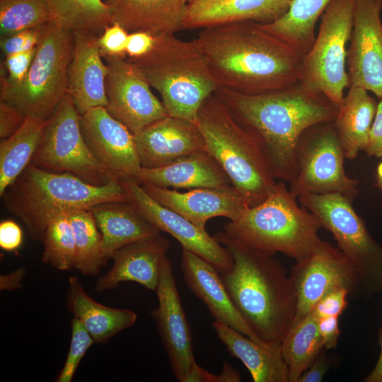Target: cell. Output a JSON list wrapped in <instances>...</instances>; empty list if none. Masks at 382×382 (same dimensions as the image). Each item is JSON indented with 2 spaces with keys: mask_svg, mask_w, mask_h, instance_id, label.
I'll return each mask as SVG.
<instances>
[{
  "mask_svg": "<svg viewBox=\"0 0 382 382\" xmlns=\"http://www.w3.org/2000/svg\"><path fill=\"white\" fill-rule=\"evenodd\" d=\"M196 40L219 88L254 95L300 80L305 54L262 23L246 21L205 28Z\"/></svg>",
  "mask_w": 382,
  "mask_h": 382,
  "instance_id": "1",
  "label": "cell"
},
{
  "mask_svg": "<svg viewBox=\"0 0 382 382\" xmlns=\"http://www.w3.org/2000/svg\"><path fill=\"white\" fill-rule=\"evenodd\" d=\"M214 94L257 139L274 177L291 183L297 173L296 146L309 127L335 121L338 108L300 81L254 95L219 88Z\"/></svg>",
  "mask_w": 382,
  "mask_h": 382,
  "instance_id": "2",
  "label": "cell"
},
{
  "mask_svg": "<svg viewBox=\"0 0 382 382\" xmlns=\"http://www.w3.org/2000/svg\"><path fill=\"white\" fill-rule=\"evenodd\" d=\"M233 266L221 273L230 298L246 324L266 344H281L293 325L297 298L290 276L272 256L251 248L221 231Z\"/></svg>",
  "mask_w": 382,
  "mask_h": 382,
  "instance_id": "3",
  "label": "cell"
},
{
  "mask_svg": "<svg viewBox=\"0 0 382 382\" xmlns=\"http://www.w3.org/2000/svg\"><path fill=\"white\" fill-rule=\"evenodd\" d=\"M6 209L25 226L30 238L42 241L59 215L111 201H129L120 180L96 186L70 173H56L29 163L1 196Z\"/></svg>",
  "mask_w": 382,
  "mask_h": 382,
  "instance_id": "4",
  "label": "cell"
},
{
  "mask_svg": "<svg viewBox=\"0 0 382 382\" xmlns=\"http://www.w3.org/2000/svg\"><path fill=\"white\" fill-rule=\"evenodd\" d=\"M296 199L285 181L279 180L263 202L246 207L222 231L266 255L282 253L301 262L323 241L318 236L323 226L313 213L299 207Z\"/></svg>",
  "mask_w": 382,
  "mask_h": 382,
  "instance_id": "5",
  "label": "cell"
},
{
  "mask_svg": "<svg viewBox=\"0 0 382 382\" xmlns=\"http://www.w3.org/2000/svg\"><path fill=\"white\" fill-rule=\"evenodd\" d=\"M127 59L158 92L171 117L196 123L202 104L219 88L196 39L157 35L145 54Z\"/></svg>",
  "mask_w": 382,
  "mask_h": 382,
  "instance_id": "6",
  "label": "cell"
},
{
  "mask_svg": "<svg viewBox=\"0 0 382 382\" xmlns=\"http://www.w3.org/2000/svg\"><path fill=\"white\" fill-rule=\"evenodd\" d=\"M196 124L204 137L205 151L221 166L249 207L263 202L277 182L255 136L214 93L202 104Z\"/></svg>",
  "mask_w": 382,
  "mask_h": 382,
  "instance_id": "7",
  "label": "cell"
},
{
  "mask_svg": "<svg viewBox=\"0 0 382 382\" xmlns=\"http://www.w3.org/2000/svg\"><path fill=\"white\" fill-rule=\"evenodd\" d=\"M74 45V32L51 21L41 27L36 53L23 82L1 89V100L26 117L49 120L67 94V71Z\"/></svg>",
  "mask_w": 382,
  "mask_h": 382,
  "instance_id": "8",
  "label": "cell"
},
{
  "mask_svg": "<svg viewBox=\"0 0 382 382\" xmlns=\"http://www.w3.org/2000/svg\"><path fill=\"white\" fill-rule=\"evenodd\" d=\"M299 199L332 234L337 248L353 264L361 292L382 294V245L371 236L352 201L340 193L303 195Z\"/></svg>",
  "mask_w": 382,
  "mask_h": 382,
  "instance_id": "9",
  "label": "cell"
},
{
  "mask_svg": "<svg viewBox=\"0 0 382 382\" xmlns=\"http://www.w3.org/2000/svg\"><path fill=\"white\" fill-rule=\"evenodd\" d=\"M320 18L315 41L303 57L299 81L339 109L349 86L346 46L353 28V0H331Z\"/></svg>",
  "mask_w": 382,
  "mask_h": 382,
  "instance_id": "10",
  "label": "cell"
},
{
  "mask_svg": "<svg viewBox=\"0 0 382 382\" xmlns=\"http://www.w3.org/2000/svg\"><path fill=\"white\" fill-rule=\"evenodd\" d=\"M296 157L297 173L289 190L297 198L340 193L353 201L359 195L357 180L345 173V155L333 122L308 128L299 138Z\"/></svg>",
  "mask_w": 382,
  "mask_h": 382,
  "instance_id": "11",
  "label": "cell"
},
{
  "mask_svg": "<svg viewBox=\"0 0 382 382\" xmlns=\"http://www.w3.org/2000/svg\"><path fill=\"white\" fill-rule=\"evenodd\" d=\"M30 163L52 172L70 173L96 186L114 179L88 148L80 115L68 94L48 120Z\"/></svg>",
  "mask_w": 382,
  "mask_h": 382,
  "instance_id": "12",
  "label": "cell"
},
{
  "mask_svg": "<svg viewBox=\"0 0 382 382\" xmlns=\"http://www.w3.org/2000/svg\"><path fill=\"white\" fill-rule=\"evenodd\" d=\"M290 278L297 298L293 325L308 315L315 304L333 290L345 289L349 294L361 291L353 264L337 248L325 241L310 256L296 262Z\"/></svg>",
  "mask_w": 382,
  "mask_h": 382,
  "instance_id": "13",
  "label": "cell"
},
{
  "mask_svg": "<svg viewBox=\"0 0 382 382\" xmlns=\"http://www.w3.org/2000/svg\"><path fill=\"white\" fill-rule=\"evenodd\" d=\"M108 113L133 134L168 115L141 71L127 57L103 58Z\"/></svg>",
  "mask_w": 382,
  "mask_h": 382,
  "instance_id": "14",
  "label": "cell"
},
{
  "mask_svg": "<svg viewBox=\"0 0 382 382\" xmlns=\"http://www.w3.org/2000/svg\"><path fill=\"white\" fill-rule=\"evenodd\" d=\"M129 201L161 232L168 233L182 245L183 250L190 251L212 264L220 273L230 270L233 258L206 231L178 213L167 208L149 196L133 178L120 180Z\"/></svg>",
  "mask_w": 382,
  "mask_h": 382,
  "instance_id": "15",
  "label": "cell"
},
{
  "mask_svg": "<svg viewBox=\"0 0 382 382\" xmlns=\"http://www.w3.org/2000/svg\"><path fill=\"white\" fill-rule=\"evenodd\" d=\"M381 10L382 0H353V28L347 56L349 86L364 88L381 99Z\"/></svg>",
  "mask_w": 382,
  "mask_h": 382,
  "instance_id": "16",
  "label": "cell"
},
{
  "mask_svg": "<svg viewBox=\"0 0 382 382\" xmlns=\"http://www.w3.org/2000/svg\"><path fill=\"white\" fill-rule=\"evenodd\" d=\"M158 305L152 311L163 346L176 379L185 382L196 362L192 332L176 285L172 264L167 257L163 262L155 291Z\"/></svg>",
  "mask_w": 382,
  "mask_h": 382,
  "instance_id": "17",
  "label": "cell"
},
{
  "mask_svg": "<svg viewBox=\"0 0 382 382\" xmlns=\"http://www.w3.org/2000/svg\"><path fill=\"white\" fill-rule=\"evenodd\" d=\"M85 142L99 163L115 179L134 178L141 168L134 135L104 107L80 115Z\"/></svg>",
  "mask_w": 382,
  "mask_h": 382,
  "instance_id": "18",
  "label": "cell"
},
{
  "mask_svg": "<svg viewBox=\"0 0 382 382\" xmlns=\"http://www.w3.org/2000/svg\"><path fill=\"white\" fill-rule=\"evenodd\" d=\"M141 166H166L192 153L205 151L202 134L195 122L167 115L134 135Z\"/></svg>",
  "mask_w": 382,
  "mask_h": 382,
  "instance_id": "19",
  "label": "cell"
},
{
  "mask_svg": "<svg viewBox=\"0 0 382 382\" xmlns=\"http://www.w3.org/2000/svg\"><path fill=\"white\" fill-rule=\"evenodd\" d=\"M73 54L67 71V94L80 115L108 106L105 80L108 69L102 57L98 35L74 32Z\"/></svg>",
  "mask_w": 382,
  "mask_h": 382,
  "instance_id": "20",
  "label": "cell"
},
{
  "mask_svg": "<svg viewBox=\"0 0 382 382\" xmlns=\"http://www.w3.org/2000/svg\"><path fill=\"white\" fill-rule=\"evenodd\" d=\"M145 192L161 205L205 228L212 218L224 216L233 221L249 205L234 188H195L180 192L152 185H141Z\"/></svg>",
  "mask_w": 382,
  "mask_h": 382,
  "instance_id": "21",
  "label": "cell"
},
{
  "mask_svg": "<svg viewBox=\"0 0 382 382\" xmlns=\"http://www.w3.org/2000/svg\"><path fill=\"white\" fill-rule=\"evenodd\" d=\"M168 248V241L161 234L120 248L112 257L111 269L97 279L96 291L113 289L130 281L156 291Z\"/></svg>",
  "mask_w": 382,
  "mask_h": 382,
  "instance_id": "22",
  "label": "cell"
},
{
  "mask_svg": "<svg viewBox=\"0 0 382 382\" xmlns=\"http://www.w3.org/2000/svg\"><path fill=\"white\" fill-rule=\"evenodd\" d=\"M292 0H188L182 30L250 21L271 23L284 16Z\"/></svg>",
  "mask_w": 382,
  "mask_h": 382,
  "instance_id": "23",
  "label": "cell"
},
{
  "mask_svg": "<svg viewBox=\"0 0 382 382\" xmlns=\"http://www.w3.org/2000/svg\"><path fill=\"white\" fill-rule=\"evenodd\" d=\"M181 269L187 286L204 303L215 320L236 329L255 341L266 344L257 337L241 317L219 270L212 264L190 251L183 250Z\"/></svg>",
  "mask_w": 382,
  "mask_h": 382,
  "instance_id": "24",
  "label": "cell"
},
{
  "mask_svg": "<svg viewBox=\"0 0 382 382\" xmlns=\"http://www.w3.org/2000/svg\"><path fill=\"white\" fill-rule=\"evenodd\" d=\"M133 178L140 185L165 188L233 187L221 166L205 151L192 153L163 167H141Z\"/></svg>",
  "mask_w": 382,
  "mask_h": 382,
  "instance_id": "25",
  "label": "cell"
},
{
  "mask_svg": "<svg viewBox=\"0 0 382 382\" xmlns=\"http://www.w3.org/2000/svg\"><path fill=\"white\" fill-rule=\"evenodd\" d=\"M112 23L129 33L152 35L175 34L182 22L188 0H105Z\"/></svg>",
  "mask_w": 382,
  "mask_h": 382,
  "instance_id": "26",
  "label": "cell"
},
{
  "mask_svg": "<svg viewBox=\"0 0 382 382\" xmlns=\"http://www.w3.org/2000/svg\"><path fill=\"white\" fill-rule=\"evenodd\" d=\"M90 210L102 236L105 257H112L120 248L139 240L156 236L161 231L129 201H111Z\"/></svg>",
  "mask_w": 382,
  "mask_h": 382,
  "instance_id": "27",
  "label": "cell"
},
{
  "mask_svg": "<svg viewBox=\"0 0 382 382\" xmlns=\"http://www.w3.org/2000/svg\"><path fill=\"white\" fill-rule=\"evenodd\" d=\"M212 327L228 352L245 365L254 382H289L281 344L258 342L216 320Z\"/></svg>",
  "mask_w": 382,
  "mask_h": 382,
  "instance_id": "28",
  "label": "cell"
},
{
  "mask_svg": "<svg viewBox=\"0 0 382 382\" xmlns=\"http://www.w3.org/2000/svg\"><path fill=\"white\" fill-rule=\"evenodd\" d=\"M66 306L79 319L96 342L105 343L137 320V315L129 309L102 305L91 298L76 277L69 279Z\"/></svg>",
  "mask_w": 382,
  "mask_h": 382,
  "instance_id": "29",
  "label": "cell"
},
{
  "mask_svg": "<svg viewBox=\"0 0 382 382\" xmlns=\"http://www.w3.org/2000/svg\"><path fill=\"white\" fill-rule=\"evenodd\" d=\"M378 103L364 88L349 86L333 122L345 158H355L364 151Z\"/></svg>",
  "mask_w": 382,
  "mask_h": 382,
  "instance_id": "30",
  "label": "cell"
},
{
  "mask_svg": "<svg viewBox=\"0 0 382 382\" xmlns=\"http://www.w3.org/2000/svg\"><path fill=\"white\" fill-rule=\"evenodd\" d=\"M331 0H292L287 12L277 21L262 24L270 33L306 54L316 35V24Z\"/></svg>",
  "mask_w": 382,
  "mask_h": 382,
  "instance_id": "31",
  "label": "cell"
},
{
  "mask_svg": "<svg viewBox=\"0 0 382 382\" xmlns=\"http://www.w3.org/2000/svg\"><path fill=\"white\" fill-rule=\"evenodd\" d=\"M48 120L28 116L22 127L0 144V196L26 166L40 143Z\"/></svg>",
  "mask_w": 382,
  "mask_h": 382,
  "instance_id": "32",
  "label": "cell"
},
{
  "mask_svg": "<svg viewBox=\"0 0 382 382\" xmlns=\"http://www.w3.org/2000/svg\"><path fill=\"white\" fill-rule=\"evenodd\" d=\"M323 349L318 319L310 313L294 324L281 341V352L288 368L289 382H297Z\"/></svg>",
  "mask_w": 382,
  "mask_h": 382,
  "instance_id": "33",
  "label": "cell"
},
{
  "mask_svg": "<svg viewBox=\"0 0 382 382\" xmlns=\"http://www.w3.org/2000/svg\"><path fill=\"white\" fill-rule=\"evenodd\" d=\"M52 21L74 32L100 35L112 23L109 9L102 0H44Z\"/></svg>",
  "mask_w": 382,
  "mask_h": 382,
  "instance_id": "34",
  "label": "cell"
},
{
  "mask_svg": "<svg viewBox=\"0 0 382 382\" xmlns=\"http://www.w3.org/2000/svg\"><path fill=\"white\" fill-rule=\"evenodd\" d=\"M75 239L74 267L82 274H98L107 260L103 252L102 236L92 212L77 209L69 212Z\"/></svg>",
  "mask_w": 382,
  "mask_h": 382,
  "instance_id": "35",
  "label": "cell"
},
{
  "mask_svg": "<svg viewBox=\"0 0 382 382\" xmlns=\"http://www.w3.org/2000/svg\"><path fill=\"white\" fill-rule=\"evenodd\" d=\"M52 21L44 0H0L1 36L42 27Z\"/></svg>",
  "mask_w": 382,
  "mask_h": 382,
  "instance_id": "36",
  "label": "cell"
},
{
  "mask_svg": "<svg viewBox=\"0 0 382 382\" xmlns=\"http://www.w3.org/2000/svg\"><path fill=\"white\" fill-rule=\"evenodd\" d=\"M42 242V262L59 270L74 267L75 239L67 214L59 215L50 222Z\"/></svg>",
  "mask_w": 382,
  "mask_h": 382,
  "instance_id": "37",
  "label": "cell"
},
{
  "mask_svg": "<svg viewBox=\"0 0 382 382\" xmlns=\"http://www.w3.org/2000/svg\"><path fill=\"white\" fill-rule=\"evenodd\" d=\"M71 337L64 366L56 381L71 382L86 351L96 342L81 322L74 318L71 322Z\"/></svg>",
  "mask_w": 382,
  "mask_h": 382,
  "instance_id": "38",
  "label": "cell"
},
{
  "mask_svg": "<svg viewBox=\"0 0 382 382\" xmlns=\"http://www.w3.org/2000/svg\"><path fill=\"white\" fill-rule=\"evenodd\" d=\"M36 49L4 57L1 64V90L19 86L24 81L36 53Z\"/></svg>",
  "mask_w": 382,
  "mask_h": 382,
  "instance_id": "39",
  "label": "cell"
},
{
  "mask_svg": "<svg viewBox=\"0 0 382 382\" xmlns=\"http://www.w3.org/2000/svg\"><path fill=\"white\" fill-rule=\"evenodd\" d=\"M129 34L117 23L106 27L98 38L102 57H127Z\"/></svg>",
  "mask_w": 382,
  "mask_h": 382,
  "instance_id": "40",
  "label": "cell"
},
{
  "mask_svg": "<svg viewBox=\"0 0 382 382\" xmlns=\"http://www.w3.org/2000/svg\"><path fill=\"white\" fill-rule=\"evenodd\" d=\"M43 26V25H42ZM41 27L25 30L15 34L3 36L0 47L4 57L35 48L40 40Z\"/></svg>",
  "mask_w": 382,
  "mask_h": 382,
  "instance_id": "41",
  "label": "cell"
},
{
  "mask_svg": "<svg viewBox=\"0 0 382 382\" xmlns=\"http://www.w3.org/2000/svg\"><path fill=\"white\" fill-rule=\"evenodd\" d=\"M349 294L345 289L333 290L323 296L313 306L311 313L319 319L323 317H340L346 309Z\"/></svg>",
  "mask_w": 382,
  "mask_h": 382,
  "instance_id": "42",
  "label": "cell"
},
{
  "mask_svg": "<svg viewBox=\"0 0 382 382\" xmlns=\"http://www.w3.org/2000/svg\"><path fill=\"white\" fill-rule=\"evenodd\" d=\"M27 117L13 105L0 100V138L6 139L16 132Z\"/></svg>",
  "mask_w": 382,
  "mask_h": 382,
  "instance_id": "43",
  "label": "cell"
},
{
  "mask_svg": "<svg viewBox=\"0 0 382 382\" xmlns=\"http://www.w3.org/2000/svg\"><path fill=\"white\" fill-rule=\"evenodd\" d=\"M241 380L239 373L226 361L218 376L209 373L195 362L185 382H238Z\"/></svg>",
  "mask_w": 382,
  "mask_h": 382,
  "instance_id": "44",
  "label": "cell"
},
{
  "mask_svg": "<svg viewBox=\"0 0 382 382\" xmlns=\"http://www.w3.org/2000/svg\"><path fill=\"white\" fill-rule=\"evenodd\" d=\"M331 360L323 349L316 356L310 366L304 371L297 382H320L329 369L331 367Z\"/></svg>",
  "mask_w": 382,
  "mask_h": 382,
  "instance_id": "45",
  "label": "cell"
},
{
  "mask_svg": "<svg viewBox=\"0 0 382 382\" xmlns=\"http://www.w3.org/2000/svg\"><path fill=\"white\" fill-rule=\"evenodd\" d=\"M364 151L369 157L382 158V99L378 103L369 141Z\"/></svg>",
  "mask_w": 382,
  "mask_h": 382,
  "instance_id": "46",
  "label": "cell"
},
{
  "mask_svg": "<svg viewBox=\"0 0 382 382\" xmlns=\"http://www.w3.org/2000/svg\"><path fill=\"white\" fill-rule=\"evenodd\" d=\"M339 317L328 316L318 319V331L325 349H335L337 347L340 329Z\"/></svg>",
  "mask_w": 382,
  "mask_h": 382,
  "instance_id": "47",
  "label": "cell"
},
{
  "mask_svg": "<svg viewBox=\"0 0 382 382\" xmlns=\"http://www.w3.org/2000/svg\"><path fill=\"white\" fill-rule=\"evenodd\" d=\"M23 240L20 226L12 220H5L0 224V247L7 251L18 249Z\"/></svg>",
  "mask_w": 382,
  "mask_h": 382,
  "instance_id": "48",
  "label": "cell"
},
{
  "mask_svg": "<svg viewBox=\"0 0 382 382\" xmlns=\"http://www.w3.org/2000/svg\"><path fill=\"white\" fill-rule=\"evenodd\" d=\"M155 36L147 33L129 34L126 50L127 59H135L145 54L152 47Z\"/></svg>",
  "mask_w": 382,
  "mask_h": 382,
  "instance_id": "49",
  "label": "cell"
},
{
  "mask_svg": "<svg viewBox=\"0 0 382 382\" xmlns=\"http://www.w3.org/2000/svg\"><path fill=\"white\" fill-rule=\"evenodd\" d=\"M25 274V270L21 267L12 272L0 277L1 290H14L21 287V281Z\"/></svg>",
  "mask_w": 382,
  "mask_h": 382,
  "instance_id": "50",
  "label": "cell"
},
{
  "mask_svg": "<svg viewBox=\"0 0 382 382\" xmlns=\"http://www.w3.org/2000/svg\"><path fill=\"white\" fill-rule=\"evenodd\" d=\"M380 352L378 359L371 371L364 378V382H382V325L378 332Z\"/></svg>",
  "mask_w": 382,
  "mask_h": 382,
  "instance_id": "51",
  "label": "cell"
},
{
  "mask_svg": "<svg viewBox=\"0 0 382 382\" xmlns=\"http://www.w3.org/2000/svg\"><path fill=\"white\" fill-rule=\"evenodd\" d=\"M376 181L377 187L382 191V160L376 168Z\"/></svg>",
  "mask_w": 382,
  "mask_h": 382,
  "instance_id": "52",
  "label": "cell"
}]
</instances>
